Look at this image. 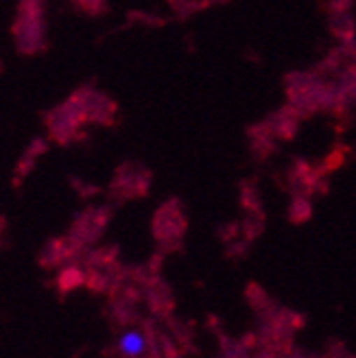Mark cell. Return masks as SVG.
<instances>
[{"instance_id": "6da1fadb", "label": "cell", "mask_w": 356, "mask_h": 358, "mask_svg": "<svg viewBox=\"0 0 356 358\" xmlns=\"http://www.w3.org/2000/svg\"><path fill=\"white\" fill-rule=\"evenodd\" d=\"M17 48L22 52H35L44 44V11L42 0H22L13 27Z\"/></svg>"}, {"instance_id": "7a4b0ae2", "label": "cell", "mask_w": 356, "mask_h": 358, "mask_svg": "<svg viewBox=\"0 0 356 358\" xmlns=\"http://www.w3.org/2000/svg\"><path fill=\"white\" fill-rule=\"evenodd\" d=\"M83 122H87L85 114V90H79L70 96L62 107H57L55 112L48 116V129L52 138L59 142H68L77 134V129Z\"/></svg>"}, {"instance_id": "3957f363", "label": "cell", "mask_w": 356, "mask_h": 358, "mask_svg": "<svg viewBox=\"0 0 356 358\" xmlns=\"http://www.w3.org/2000/svg\"><path fill=\"white\" fill-rule=\"evenodd\" d=\"M149 186V173L138 166V164H124L118 169L116 179H114V188L124 192V194H136V192H145Z\"/></svg>"}, {"instance_id": "277c9868", "label": "cell", "mask_w": 356, "mask_h": 358, "mask_svg": "<svg viewBox=\"0 0 356 358\" xmlns=\"http://www.w3.org/2000/svg\"><path fill=\"white\" fill-rule=\"evenodd\" d=\"M116 350L124 358H142L149 350V338L140 328H127L118 336Z\"/></svg>"}, {"instance_id": "5b68a950", "label": "cell", "mask_w": 356, "mask_h": 358, "mask_svg": "<svg viewBox=\"0 0 356 358\" xmlns=\"http://www.w3.org/2000/svg\"><path fill=\"white\" fill-rule=\"evenodd\" d=\"M332 31H334V35H339L346 44H350L356 33V27H354L352 17L346 15V11H343V13H332Z\"/></svg>"}, {"instance_id": "8992f818", "label": "cell", "mask_w": 356, "mask_h": 358, "mask_svg": "<svg viewBox=\"0 0 356 358\" xmlns=\"http://www.w3.org/2000/svg\"><path fill=\"white\" fill-rule=\"evenodd\" d=\"M324 5L330 13H343L350 7V0H324Z\"/></svg>"}]
</instances>
